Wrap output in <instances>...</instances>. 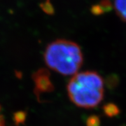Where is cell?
I'll list each match as a JSON object with an SVG mask.
<instances>
[{"mask_svg": "<svg viewBox=\"0 0 126 126\" xmlns=\"http://www.w3.org/2000/svg\"><path fill=\"white\" fill-rule=\"evenodd\" d=\"M67 89L72 103L81 108H94L103 100L104 80L96 72L77 73L69 80Z\"/></svg>", "mask_w": 126, "mask_h": 126, "instance_id": "6da1fadb", "label": "cell"}, {"mask_svg": "<svg viewBox=\"0 0 126 126\" xmlns=\"http://www.w3.org/2000/svg\"><path fill=\"white\" fill-rule=\"evenodd\" d=\"M46 65L63 76L77 74L83 63L81 47L67 39H58L47 46L44 52Z\"/></svg>", "mask_w": 126, "mask_h": 126, "instance_id": "7a4b0ae2", "label": "cell"}, {"mask_svg": "<svg viewBox=\"0 0 126 126\" xmlns=\"http://www.w3.org/2000/svg\"><path fill=\"white\" fill-rule=\"evenodd\" d=\"M33 81L34 83V93L39 97L41 94L50 93L54 89V86L50 80L49 72L46 69H41L33 74Z\"/></svg>", "mask_w": 126, "mask_h": 126, "instance_id": "3957f363", "label": "cell"}, {"mask_svg": "<svg viewBox=\"0 0 126 126\" xmlns=\"http://www.w3.org/2000/svg\"><path fill=\"white\" fill-rule=\"evenodd\" d=\"M113 8V6L109 0H102L98 4L93 5L90 11L94 16H100L110 11Z\"/></svg>", "mask_w": 126, "mask_h": 126, "instance_id": "277c9868", "label": "cell"}, {"mask_svg": "<svg viewBox=\"0 0 126 126\" xmlns=\"http://www.w3.org/2000/svg\"><path fill=\"white\" fill-rule=\"evenodd\" d=\"M113 6L118 18L126 23V0H115Z\"/></svg>", "mask_w": 126, "mask_h": 126, "instance_id": "5b68a950", "label": "cell"}, {"mask_svg": "<svg viewBox=\"0 0 126 126\" xmlns=\"http://www.w3.org/2000/svg\"><path fill=\"white\" fill-rule=\"evenodd\" d=\"M111 107V108H109V107L107 106V107H106V109H105V111L106 113L109 114V115H114V114H116L117 113V108L116 107H115L114 109L112 108L113 105L111 106H110Z\"/></svg>", "mask_w": 126, "mask_h": 126, "instance_id": "8992f818", "label": "cell"}, {"mask_svg": "<svg viewBox=\"0 0 126 126\" xmlns=\"http://www.w3.org/2000/svg\"><path fill=\"white\" fill-rule=\"evenodd\" d=\"M0 126H5L4 118L1 113V107H0Z\"/></svg>", "mask_w": 126, "mask_h": 126, "instance_id": "52a82bcc", "label": "cell"}]
</instances>
